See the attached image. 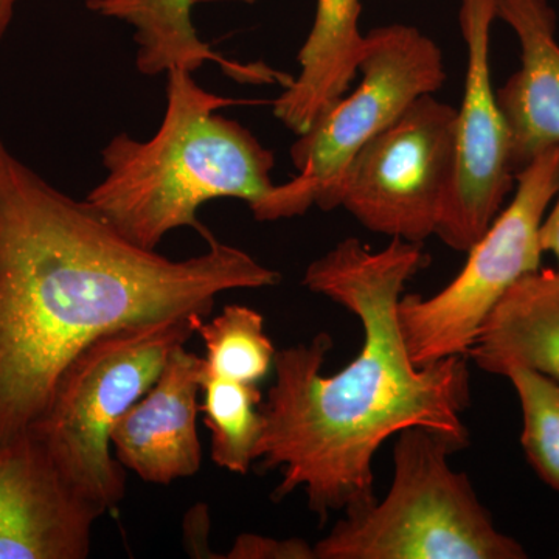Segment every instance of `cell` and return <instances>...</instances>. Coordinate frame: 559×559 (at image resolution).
I'll use <instances>...</instances> for the list:
<instances>
[{
	"mask_svg": "<svg viewBox=\"0 0 559 559\" xmlns=\"http://www.w3.org/2000/svg\"><path fill=\"white\" fill-rule=\"evenodd\" d=\"M204 320L189 314L132 323L90 342L69 360L31 429L66 479L103 511L119 506L127 491L110 443L114 428Z\"/></svg>",
	"mask_w": 559,
	"mask_h": 559,
	"instance_id": "obj_5",
	"label": "cell"
},
{
	"mask_svg": "<svg viewBox=\"0 0 559 559\" xmlns=\"http://www.w3.org/2000/svg\"><path fill=\"white\" fill-rule=\"evenodd\" d=\"M193 3L194 0H87L86 5L92 13L134 28L135 64L143 75H159L175 68L194 72L205 61H215L235 79L272 81L277 76L271 69L246 68L210 49L191 22Z\"/></svg>",
	"mask_w": 559,
	"mask_h": 559,
	"instance_id": "obj_15",
	"label": "cell"
},
{
	"mask_svg": "<svg viewBox=\"0 0 559 559\" xmlns=\"http://www.w3.org/2000/svg\"><path fill=\"white\" fill-rule=\"evenodd\" d=\"M17 3H20V0H0V39L9 31Z\"/></svg>",
	"mask_w": 559,
	"mask_h": 559,
	"instance_id": "obj_21",
	"label": "cell"
},
{
	"mask_svg": "<svg viewBox=\"0 0 559 559\" xmlns=\"http://www.w3.org/2000/svg\"><path fill=\"white\" fill-rule=\"evenodd\" d=\"M358 90L342 98L290 148L299 175L275 186L250 207L259 221L301 216L311 207H341L342 187L360 150L425 95L447 81L436 40L411 25L393 24L366 35Z\"/></svg>",
	"mask_w": 559,
	"mask_h": 559,
	"instance_id": "obj_6",
	"label": "cell"
},
{
	"mask_svg": "<svg viewBox=\"0 0 559 559\" xmlns=\"http://www.w3.org/2000/svg\"><path fill=\"white\" fill-rule=\"evenodd\" d=\"M460 451L447 436L401 430L384 500L345 514L314 544L316 559H524L499 532L466 474L451 468Z\"/></svg>",
	"mask_w": 559,
	"mask_h": 559,
	"instance_id": "obj_4",
	"label": "cell"
},
{
	"mask_svg": "<svg viewBox=\"0 0 559 559\" xmlns=\"http://www.w3.org/2000/svg\"><path fill=\"white\" fill-rule=\"evenodd\" d=\"M522 411L521 444L544 484L559 492V384L538 371H506Z\"/></svg>",
	"mask_w": 559,
	"mask_h": 559,
	"instance_id": "obj_18",
	"label": "cell"
},
{
	"mask_svg": "<svg viewBox=\"0 0 559 559\" xmlns=\"http://www.w3.org/2000/svg\"><path fill=\"white\" fill-rule=\"evenodd\" d=\"M457 109L425 95L349 165L341 207L367 230L423 245L436 235L454 160Z\"/></svg>",
	"mask_w": 559,
	"mask_h": 559,
	"instance_id": "obj_8",
	"label": "cell"
},
{
	"mask_svg": "<svg viewBox=\"0 0 559 559\" xmlns=\"http://www.w3.org/2000/svg\"><path fill=\"white\" fill-rule=\"evenodd\" d=\"M207 245L179 261L140 248L0 140V448L39 421L90 342L132 323L205 319L221 293L282 278L245 250Z\"/></svg>",
	"mask_w": 559,
	"mask_h": 559,
	"instance_id": "obj_1",
	"label": "cell"
},
{
	"mask_svg": "<svg viewBox=\"0 0 559 559\" xmlns=\"http://www.w3.org/2000/svg\"><path fill=\"white\" fill-rule=\"evenodd\" d=\"M227 559H316L314 546L305 539H274L245 533L224 555Z\"/></svg>",
	"mask_w": 559,
	"mask_h": 559,
	"instance_id": "obj_19",
	"label": "cell"
},
{
	"mask_svg": "<svg viewBox=\"0 0 559 559\" xmlns=\"http://www.w3.org/2000/svg\"><path fill=\"white\" fill-rule=\"evenodd\" d=\"M197 333L204 342V373L259 385L274 369L275 348L264 330V318L245 305H227Z\"/></svg>",
	"mask_w": 559,
	"mask_h": 559,
	"instance_id": "obj_17",
	"label": "cell"
},
{
	"mask_svg": "<svg viewBox=\"0 0 559 559\" xmlns=\"http://www.w3.org/2000/svg\"><path fill=\"white\" fill-rule=\"evenodd\" d=\"M496 20V0H460V32L468 61L462 106L455 117L451 182L436 231L444 245L459 252H468L476 245L516 186L509 128L489 68Z\"/></svg>",
	"mask_w": 559,
	"mask_h": 559,
	"instance_id": "obj_9",
	"label": "cell"
},
{
	"mask_svg": "<svg viewBox=\"0 0 559 559\" xmlns=\"http://www.w3.org/2000/svg\"><path fill=\"white\" fill-rule=\"evenodd\" d=\"M105 513L73 487L28 430L0 448V559H84Z\"/></svg>",
	"mask_w": 559,
	"mask_h": 559,
	"instance_id": "obj_10",
	"label": "cell"
},
{
	"mask_svg": "<svg viewBox=\"0 0 559 559\" xmlns=\"http://www.w3.org/2000/svg\"><path fill=\"white\" fill-rule=\"evenodd\" d=\"M540 248L544 253L549 252L558 261L559 267V187L554 201H551L546 216H544L543 226H540Z\"/></svg>",
	"mask_w": 559,
	"mask_h": 559,
	"instance_id": "obj_20",
	"label": "cell"
},
{
	"mask_svg": "<svg viewBox=\"0 0 559 559\" xmlns=\"http://www.w3.org/2000/svg\"><path fill=\"white\" fill-rule=\"evenodd\" d=\"M468 358L503 377L521 367L559 384V267L525 275L489 312Z\"/></svg>",
	"mask_w": 559,
	"mask_h": 559,
	"instance_id": "obj_14",
	"label": "cell"
},
{
	"mask_svg": "<svg viewBox=\"0 0 559 559\" xmlns=\"http://www.w3.org/2000/svg\"><path fill=\"white\" fill-rule=\"evenodd\" d=\"M201 393L213 462L230 473L248 474L263 433L259 385L213 377L202 367Z\"/></svg>",
	"mask_w": 559,
	"mask_h": 559,
	"instance_id": "obj_16",
	"label": "cell"
},
{
	"mask_svg": "<svg viewBox=\"0 0 559 559\" xmlns=\"http://www.w3.org/2000/svg\"><path fill=\"white\" fill-rule=\"evenodd\" d=\"M360 0H318L314 24L299 51L300 72L274 102V116L294 134L311 130L347 94L366 53Z\"/></svg>",
	"mask_w": 559,
	"mask_h": 559,
	"instance_id": "obj_13",
	"label": "cell"
},
{
	"mask_svg": "<svg viewBox=\"0 0 559 559\" xmlns=\"http://www.w3.org/2000/svg\"><path fill=\"white\" fill-rule=\"evenodd\" d=\"M496 10L521 47V68L496 91L516 176L544 151L559 146L557 14L547 0H496Z\"/></svg>",
	"mask_w": 559,
	"mask_h": 559,
	"instance_id": "obj_12",
	"label": "cell"
},
{
	"mask_svg": "<svg viewBox=\"0 0 559 559\" xmlns=\"http://www.w3.org/2000/svg\"><path fill=\"white\" fill-rule=\"evenodd\" d=\"M429 263L423 245L392 238L371 252L345 238L305 271L304 286L358 318V356L333 377L322 374L330 334L275 353V382L261 404V469L282 474L272 498L304 489L308 509L326 524L377 502L373 459L401 430L439 432L463 450L469 432L468 358L419 367L412 362L399 322L406 283Z\"/></svg>",
	"mask_w": 559,
	"mask_h": 559,
	"instance_id": "obj_2",
	"label": "cell"
},
{
	"mask_svg": "<svg viewBox=\"0 0 559 559\" xmlns=\"http://www.w3.org/2000/svg\"><path fill=\"white\" fill-rule=\"evenodd\" d=\"M559 187V146L516 175L513 198L468 250V260L432 297H401L399 322L412 362L419 367L465 356L489 312L525 275L540 270V226Z\"/></svg>",
	"mask_w": 559,
	"mask_h": 559,
	"instance_id": "obj_7",
	"label": "cell"
},
{
	"mask_svg": "<svg viewBox=\"0 0 559 559\" xmlns=\"http://www.w3.org/2000/svg\"><path fill=\"white\" fill-rule=\"evenodd\" d=\"M190 70H168L167 110L148 140L116 135L102 151L105 179L86 201L124 238L156 250L165 235L190 227L205 241L212 231L198 218L202 205L237 198L249 207L274 189V153L219 110L240 105L205 91Z\"/></svg>",
	"mask_w": 559,
	"mask_h": 559,
	"instance_id": "obj_3",
	"label": "cell"
},
{
	"mask_svg": "<svg viewBox=\"0 0 559 559\" xmlns=\"http://www.w3.org/2000/svg\"><path fill=\"white\" fill-rule=\"evenodd\" d=\"M202 367V358L186 345L173 349L153 388L114 428V455L143 481L170 485L201 469L197 419Z\"/></svg>",
	"mask_w": 559,
	"mask_h": 559,
	"instance_id": "obj_11",
	"label": "cell"
}]
</instances>
